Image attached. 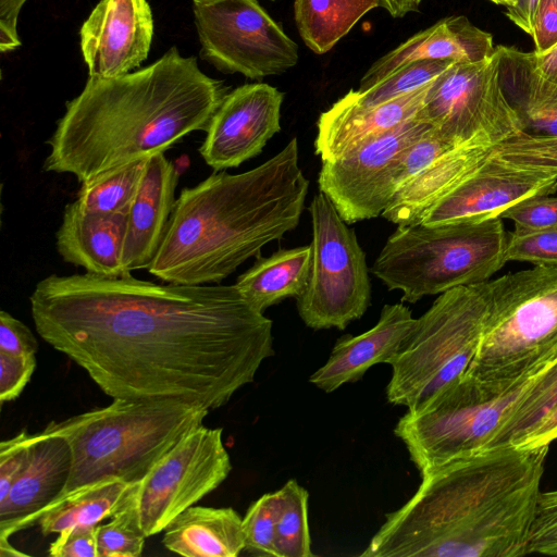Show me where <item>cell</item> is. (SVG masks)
Masks as SVG:
<instances>
[{"label": "cell", "instance_id": "cell-17", "mask_svg": "<svg viewBox=\"0 0 557 557\" xmlns=\"http://www.w3.org/2000/svg\"><path fill=\"white\" fill-rule=\"evenodd\" d=\"M153 16L148 0H100L79 30L88 76L117 77L147 59Z\"/></svg>", "mask_w": 557, "mask_h": 557}, {"label": "cell", "instance_id": "cell-4", "mask_svg": "<svg viewBox=\"0 0 557 557\" xmlns=\"http://www.w3.org/2000/svg\"><path fill=\"white\" fill-rule=\"evenodd\" d=\"M308 190L296 137L249 171H215L181 190L148 271L166 283H220L297 227Z\"/></svg>", "mask_w": 557, "mask_h": 557}, {"label": "cell", "instance_id": "cell-30", "mask_svg": "<svg viewBox=\"0 0 557 557\" xmlns=\"http://www.w3.org/2000/svg\"><path fill=\"white\" fill-rule=\"evenodd\" d=\"M147 159L107 172L88 183H83L74 203L84 212L127 214L137 194Z\"/></svg>", "mask_w": 557, "mask_h": 557}, {"label": "cell", "instance_id": "cell-14", "mask_svg": "<svg viewBox=\"0 0 557 557\" xmlns=\"http://www.w3.org/2000/svg\"><path fill=\"white\" fill-rule=\"evenodd\" d=\"M431 128L413 117L368 138L343 158L322 162L319 190L348 224L382 215L394 196L392 180L399 158Z\"/></svg>", "mask_w": 557, "mask_h": 557}, {"label": "cell", "instance_id": "cell-25", "mask_svg": "<svg viewBox=\"0 0 557 557\" xmlns=\"http://www.w3.org/2000/svg\"><path fill=\"white\" fill-rule=\"evenodd\" d=\"M494 54L502 90L520 121L522 133L557 137V86L535 72L529 52L496 46Z\"/></svg>", "mask_w": 557, "mask_h": 557}, {"label": "cell", "instance_id": "cell-24", "mask_svg": "<svg viewBox=\"0 0 557 557\" xmlns=\"http://www.w3.org/2000/svg\"><path fill=\"white\" fill-rule=\"evenodd\" d=\"M493 150L494 147L486 145H463L447 151L405 184L381 216L397 226L419 224L424 214L479 169Z\"/></svg>", "mask_w": 557, "mask_h": 557}, {"label": "cell", "instance_id": "cell-5", "mask_svg": "<svg viewBox=\"0 0 557 557\" xmlns=\"http://www.w3.org/2000/svg\"><path fill=\"white\" fill-rule=\"evenodd\" d=\"M208 413L182 400L115 398L106 407L50 422L45 430L62 436L72 456L60 497L104 479L139 483Z\"/></svg>", "mask_w": 557, "mask_h": 557}, {"label": "cell", "instance_id": "cell-41", "mask_svg": "<svg viewBox=\"0 0 557 557\" xmlns=\"http://www.w3.org/2000/svg\"><path fill=\"white\" fill-rule=\"evenodd\" d=\"M33 435L26 430L0 443V502L27 465Z\"/></svg>", "mask_w": 557, "mask_h": 557}, {"label": "cell", "instance_id": "cell-35", "mask_svg": "<svg viewBox=\"0 0 557 557\" xmlns=\"http://www.w3.org/2000/svg\"><path fill=\"white\" fill-rule=\"evenodd\" d=\"M281 507V492L267 493L250 505L243 518L245 550L278 557L275 547V528Z\"/></svg>", "mask_w": 557, "mask_h": 557}, {"label": "cell", "instance_id": "cell-40", "mask_svg": "<svg viewBox=\"0 0 557 557\" xmlns=\"http://www.w3.org/2000/svg\"><path fill=\"white\" fill-rule=\"evenodd\" d=\"M502 219L511 220L516 227H557V197L539 195L507 209Z\"/></svg>", "mask_w": 557, "mask_h": 557}, {"label": "cell", "instance_id": "cell-51", "mask_svg": "<svg viewBox=\"0 0 557 557\" xmlns=\"http://www.w3.org/2000/svg\"><path fill=\"white\" fill-rule=\"evenodd\" d=\"M0 556L1 557H18V556H27V554L17 550L14 548L9 540L0 539Z\"/></svg>", "mask_w": 557, "mask_h": 557}, {"label": "cell", "instance_id": "cell-47", "mask_svg": "<svg viewBox=\"0 0 557 557\" xmlns=\"http://www.w3.org/2000/svg\"><path fill=\"white\" fill-rule=\"evenodd\" d=\"M28 0H0V51L8 52L21 46L17 21Z\"/></svg>", "mask_w": 557, "mask_h": 557}, {"label": "cell", "instance_id": "cell-13", "mask_svg": "<svg viewBox=\"0 0 557 557\" xmlns=\"http://www.w3.org/2000/svg\"><path fill=\"white\" fill-rule=\"evenodd\" d=\"M222 432L202 424L194 429L139 482L135 506L147 537L226 480L232 463Z\"/></svg>", "mask_w": 557, "mask_h": 557}, {"label": "cell", "instance_id": "cell-8", "mask_svg": "<svg viewBox=\"0 0 557 557\" xmlns=\"http://www.w3.org/2000/svg\"><path fill=\"white\" fill-rule=\"evenodd\" d=\"M485 317L483 283L440 294L389 363L387 400L416 410L465 375L478 352Z\"/></svg>", "mask_w": 557, "mask_h": 557}, {"label": "cell", "instance_id": "cell-50", "mask_svg": "<svg viewBox=\"0 0 557 557\" xmlns=\"http://www.w3.org/2000/svg\"><path fill=\"white\" fill-rule=\"evenodd\" d=\"M380 8L385 9L393 17H403L416 12L423 0H379Z\"/></svg>", "mask_w": 557, "mask_h": 557}, {"label": "cell", "instance_id": "cell-6", "mask_svg": "<svg viewBox=\"0 0 557 557\" xmlns=\"http://www.w3.org/2000/svg\"><path fill=\"white\" fill-rule=\"evenodd\" d=\"M500 218L482 222L397 226L370 271L403 302H417L488 281L507 262Z\"/></svg>", "mask_w": 557, "mask_h": 557}, {"label": "cell", "instance_id": "cell-21", "mask_svg": "<svg viewBox=\"0 0 557 557\" xmlns=\"http://www.w3.org/2000/svg\"><path fill=\"white\" fill-rule=\"evenodd\" d=\"M416 320L404 302L385 305L377 323L360 335L339 337L327 359L309 382L325 393L360 380L377 363H391Z\"/></svg>", "mask_w": 557, "mask_h": 557}, {"label": "cell", "instance_id": "cell-26", "mask_svg": "<svg viewBox=\"0 0 557 557\" xmlns=\"http://www.w3.org/2000/svg\"><path fill=\"white\" fill-rule=\"evenodd\" d=\"M164 531V547L186 557H236L245 549L243 519L231 507L190 506Z\"/></svg>", "mask_w": 557, "mask_h": 557}, {"label": "cell", "instance_id": "cell-12", "mask_svg": "<svg viewBox=\"0 0 557 557\" xmlns=\"http://www.w3.org/2000/svg\"><path fill=\"white\" fill-rule=\"evenodd\" d=\"M200 57L225 74L251 79L282 74L298 47L257 0H193Z\"/></svg>", "mask_w": 557, "mask_h": 557}, {"label": "cell", "instance_id": "cell-11", "mask_svg": "<svg viewBox=\"0 0 557 557\" xmlns=\"http://www.w3.org/2000/svg\"><path fill=\"white\" fill-rule=\"evenodd\" d=\"M416 117L431 124L453 147H495L522 133L502 90L495 54L451 63L429 84Z\"/></svg>", "mask_w": 557, "mask_h": 557}, {"label": "cell", "instance_id": "cell-28", "mask_svg": "<svg viewBox=\"0 0 557 557\" xmlns=\"http://www.w3.org/2000/svg\"><path fill=\"white\" fill-rule=\"evenodd\" d=\"M139 483L104 479L58 498L38 520L42 535L73 527H92L122 510L135 496Z\"/></svg>", "mask_w": 557, "mask_h": 557}, {"label": "cell", "instance_id": "cell-32", "mask_svg": "<svg viewBox=\"0 0 557 557\" xmlns=\"http://www.w3.org/2000/svg\"><path fill=\"white\" fill-rule=\"evenodd\" d=\"M281 492V507L275 528V547L278 557H313L308 523L307 490L294 479Z\"/></svg>", "mask_w": 557, "mask_h": 557}, {"label": "cell", "instance_id": "cell-38", "mask_svg": "<svg viewBox=\"0 0 557 557\" xmlns=\"http://www.w3.org/2000/svg\"><path fill=\"white\" fill-rule=\"evenodd\" d=\"M454 148L457 147L442 139L432 127L410 145L399 158L392 180L394 195L436 159Z\"/></svg>", "mask_w": 557, "mask_h": 557}, {"label": "cell", "instance_id": "cell-33", "mask_svg": "<svg viewBox=\"0 0 557 557\" xmlns=\"http://www.w3.org/2000/svg\"><path fill=\"white\" fill-rule=\"evenodd\" d=\"M453 61L420 60L408 63L367 90H350V96L359 103L374 106L416 91L446 70Z\"/></svg>", "mask_w": 557, "mask_h": 557}, {"label": "cell", "instance_id": "cell-10", "mask_svg": "<svg viewBox=\"0 0 557 557\" xmlns=\"http://www.w3.org/2000/svg\"><path fill=\"white\" fill-rule=\"evenodd\" d=\"M309 212L312 261L308 285L296 299L298 314L308 327L344 330L371 304L366 255L354 230L323 193L314 195Z\"/></svg>", "mask_w": 557, "mask_h": 557}, {"label": "cell", "instance_id": "cell-36", "mask_svg": "<svg viewBox=\"0 0 557 557\" xmlns=\"http://www.w3.org/2000/svg\"><path fill=\"white\" fill-rule=\"evenodd\" d=\"M507 261L557 268V227L522 228L508 233Z\"/></svg>", "mask_w": 557, "mask_h": 557}, {"label": "cell", "instance_id": "cell-39", "mask_svg": "<svg viewBox=\"0 0 557 557\" xmlns=\"http://www.w3.org/2000/svg\"><path fill=\"white\" fill-rule=\"evenodd\" d=\"M525 552L557 556V490L540 492L530 523Z\"/></svg>", "mask_w": 557, "mask_h": 557}, {"label": "cell", "instance_id": "cell-52", "mask_svg": "<svg viewBox=\"0 0 557 557\" xmlns=\"http://www.w3.org/2000/svg\"><path fill=\"white\" fill-rule=\"evenodd\" d=\"M492 2L496 4L506 5V8L513 5L517 0H491Z\"/></svg>", "mask_w": 557, "mask_h": 557}, {"label": "cell", "instance_id": "cell-15", "mask_svg": "<svg viewBox=\"0 0 557 557\" xmlns=\"http://www.w3.org/2000/svg\"><path fill=\"white\" fill-rule=\"evenodd\" d=\"M557 190V171L517 164L495 150L471 175L438 200L419 224L482 222L530 197Z\"/></svg>", "mask_w": 557, "mask_h": 557}, {"label": "cell", "instance_id": "cell-19", "mask_svg": "<svg viewBox=\"0 0 557 557\" xmlns=\"http://www.w3.org/2000/svg\"><path fill=\"white\" fill-rule=\"evenodd\" d=\"M180 173L164 152L147 159L137 194L126 214L124 271L148 269L165 235L175 205Z\"/></svg>", "mask_w": 557, "mask_h": 557}, {"label": "cell", "instance_id": "cell-42", "mask_svg": "<svg viewBox=\"0 0 557 557\" xmlns=\"http://www.w3.org/2000/svg\"><path fill=\"white\" fill-rule=\"evenodd\" d=\"M36 369L35 355H11L0 351V401L17 398Z\"/></svg>", "mask_w": 557, "mask_h": 557}, {"label": "cell", "instance_id": "cell-53", "mask_svg": "<svg viewBox=\"0 0 557 557\" xmlns=\"http://www.w3.org/2000/svg\"><path fill=\"white\" fill-rule=\"evenodd\" d=\"M271 1H274V0H271Z\"/></svg>", "mask_w": 557, "mask_h": 557}, {"label": "cell", "instance_id": "cell-31", "mask_svg": "<svg viewBox=\"0 0 557 557\" xmlns=\"http://www.w3.org/2000/svg\"><path fill=\"white\" fill-rule=\"evenodd\" d=\"M556 400L557 360L531 379L488 448L516 446Z\"/></svg>", "mask_w": 557, "mask_h": 557}, {"label": "cell", "instance_id": "cell-43", "mask_svg": "<svg viewBox=\"0 0 557 557\" xmlns=\"http://www.w3.org/2000/svg\"><path fill=\"white\" fill-rule=\"evenodd\" d=\"M96 528L73 527L63 530L50 543L48 554L52 557H98Z\"/></svg>", "mask_w": 557, "mask_h": 557}, {"label": "cell", "instance_id": "cell-16", "mask_svg": "<svg viewBox=\"0 0 557 557\" xmlns=\"http://www.w3.org/2000/svg\"><path fill=\"white\" fill-rule=\"evenodd\" d=\"M283 99V92L265 83L245 84L228 91L199 148L205 162L214 171H224L258 156L281 131Z\"/></svg>", "mask_w": 557, "mask_h": 557}, {"label": "cell", "instance_id": "cell-18", "mask_svg": "<svg viewBox=\"0 0 557 557\" xmlns=\"http://www.w3.org/2000/svg\"><path fill=\"white\" fill-rule=\"evenodd\" d=\"M71 449L60 435L42 430L33 435L26 467L0 502V539L38 523L62 494L71 470Z\"/></svg>", "mask_w": 557, "mask_h": 557}, {"label": "cell", "instance_id": "cell-48", "mask_svg": "<svg viewBox=\"0 0 557 557\" xmlns=\"http://www.w3.org/2000/svg\"><path fill=\"white\" fill-rule=\"evenodd\" d=\"M535 72L545 81L557 86V44L545 52H529Z\"/></svg>", "mask_w": 557, "mask_h": 557}, {"label": "cell", "instance_id": "cell-49", "mask_svg": "<svg viewBox=\"0 0 557 557\" xmlns=\"http://www.w3.org/2000/svg\"><path fill=\"white\" fill-rule=\"evenodd\" d=\"M539 0H517V2L506 8V16L519 28L531 35L533 15Z\"/></svg>", "mask_w": 557, "mask_h": 557}, {"label": "cell", "instance_id": "cell-9", "mask_svg": "<svg viewBox=\"0 0 557 557\" xmlns=\"http://www.w3.org/2000/svg\"><path fill=\"white\" fill-rule=\"evenodd\" d=\"M531 379L493 384L466 373L421 408L408 410L394 433L423 475L488 448Z\"/></svg>", "mask_w": 557, "mask_h": 557}, {"label": "cell", "instance_id": "cell-1", "mask_svg": "<svg viewBox=\"0 0 557 557\" xmlns=\"http://www.w3.org/2000/svg\"><path fill=\"white\" fill-rule=\"evenodd\" d=\"M29 302L38 335L113 399L214 410L253 383L275 352L272 321L235 284L51 274Z\"/></svg>", "mask_w": 557, "mask_h": 557}, {"label": "cell", "instance_id": "cell-29", "mask_svg": "<svg viewBox=\"0 0 557 557\" xmlns=\"http://www.w3.org/2000/svg\"><path fill=\"white\" fill-rule=\"evenodd\" d=\"M377 7L379 0H295L294 17L305 45L323 54Z\"/></svg>", "mask_w": 557, "mask_h": 557}, {"label": "cell", "instance_id": "cell-23", "mask_svg": "<svg viewBox=\"0 0 557 557\" xmlns=\"http://www.w3.org/2000/svg\"><path fill=\"white\" fill-rule=\"evenodd\" d=\"M126 213H91L66 205L55 234L62 259L87 273L117 277L128 275L122 264Z\"/></svg>", "mask_w": 557, "mask_h": 557}, {"label": "cell", "instance_id": "cell-45", "mask_svg": "<svg viewBox=\"0 0 557 557\" xmlns=\"http://www.w3.org/2000/svg\"><path fill=\"white\" fill-rule=\"evenodd\" d=\"M531 37L536 52H545L557 44V0H539L532 22Z\"/></svg>", "mask_w": 557, "mask_h": 557}, {"label": "cell", "instance_id": "cell-37", "mask_svg": "<svg viewBox=\"0 0 557 557\" xmlns=\"http://www.w3.org/2000/svg\"><path fill=\"white\" fill-rule=\"evenodd\" d=\"M510 162L557 171V137L519 134L494 147Z\"/></svg>", "mask_w": 557, "mask_h": 557}, {"label": "cell", "instance_id": "cell-34", "mask_svg": "<svg viewBox=\"0 0 557 557\" xmlns=\"http://www.w3.org/2000/svg\"><path fill=\"white\" fill-rule=\"evenodd\" d=\"M96 530L98 557H138L141 555L147 536L139 523L135 496L109 522L98 524Z\"/></svg>", "mask_w": 557, "mask_h": 557}, {"label": "cell", "instance_id": "cell-22", "mask_svg": "<svg viewBox=\"0 0 557 557\" xmlns=\"http://www.w3.org/2000/svg\"><path fill=\"white\" fill-rule=\"evenodd\" d=\"M495 47L490 33L465 15L445 17L377 59L363 74L357 90L374 86L399 67L420 60L479 62L491 58Z\"/></svg>", "mask_w": 557, "mask_h": 557}, {"label": "cell", "instance_id": "cell-44", "mask_svg": "<svg viewBox=\"0 0 557 557\" xmlns=\"http://www.w3.org/2000/svg\"><path fill=\"white\" fill-rule=\"evenodd\" d=\"M38 342L28 326L11 313L0 311V351L11 355H36Z\"/></svg>", "mask_w": 557, "mask_h": 557}, {"label": "cell", "instance_id": "cell-2", "mask_svg": "<svg viewBox=\"0 0 557 557\" xmlns=\"http://www.w3.org/2000/svg\"><path fill=\"white\" fill-rule=\"evenodd\" d=\"M549 446L483 449L421 475L362 557H519Z\"/></svg>", "mask_w": 557, "mask_h": 557}, {"label": "cell", "instance_id": "cell-3", "mask_svg": "<svg viewBox=\"0 0 557 557\" xmlns=\"http://www.w3.org/2000/svg\"><path fill=\"white\" fill-rule=\"evenodd\" d=\"M227 92L176 47L137 71L88 76L47 141L42 169L83 184L164 152L186 135L206 132Z\"/></svg>", "mask_w": 557, "mask_h": 557}, {"label": "cell", "instance_id": "cell-7", "mask_svg": "<svg viewBox=\"0 0 557 557\" xmlns=\"http://www.w3.org/2000/svg\"><path fill=\"white\" fill-rule=\"evenodd\" d=\"M486 317L468 374L493 384L529 380L557 360V268L534 265L483 283Z\"/></svg>", "mask_w": 557, "mask_h": 557}, {"label": "cell", "instance_id": "cell-27", "mask_svg": "<svg viewBox=\"0 0 557 557\" xmlns=\"http://www.w3.org/2000/svg\"><path fill=\"white\" fill-rule=\"evenodd\" d=\"M312 261L311 245L280 249L269 257H259L237 277L236 287L259 312L282 300L298 298L306 289Z\"/></svg>", "mask_w": 557, "mask_h": 557}, {"label": "cell", "instance_id": "cell-20", "mask_svg": "<svg viewBox=\"0 0 557 557\" xmlns=\"http://www.w3.org/2000/svg\"><path fill=\"white\" fill-rule=\"evenodd\" d=\"M429 84L374 106L361 104L347 92L321 113L314 139L315 153L322 162L337 160L368 138L416 117Z\"/></svg>", "mask_w": 557, "mask_h": 557}, {"label": "cell", "instance_id": "cell-46", "mask_svg": "<svg viewBox=\"0 0 557 557\" xmlns=\"http://www.w3.org/2000/svg\"><path fill=\"white\" fill-rule=\"evenodd\" d=\"M557 441V400L540 417L515 447L549 446Z\"/></svg>", "mask_w": 557, "mask_h": 557}]
</instances>
